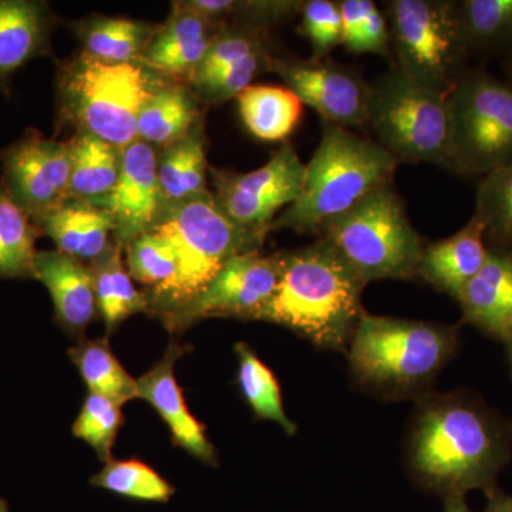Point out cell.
<instances>
[{"instance_id": "6da1fadb", "label": "cell", "mask_w": 512, "mask_h": 512, "mask_svg": "<svg viewBox=\"0 0 512 512\" xmlns=\"http://www.w3.org/2000/svg\"><path fill=\"white\" fill-rule=\"evenodd\" d=\"M414 403L404 443L413 480L444 500L494 488L511 460L512 421L466 390H431Z\"/></svg>"}, {"instance_id": "7a4b0ae2", "label": "cell", "mask_w": 512, "mask_h": 512, "mask_svg": "<svg viewBox=\"0 0 512 512\" xmlns=\"http://www.w3.org/2000/svg\"><path fill=\"white\" fill-rule=\"evenodd\" d=\"M366 284L322 238L308 247L282 252L274 295L254 319L284 326L316 348L346 352L365 315Z\"/></svg>"}, {"instance_id": "3957f363", "label": "cell", "mask_w": 512, "mask_h": 512, "mask_svg": "<svg viewBox=\"0 0 512 512\" xmlns=\"http://www.w3.org/2000/svg\"><path fill=\"white\" fill-rule=\"evenodd\" d=\"M460 348V328L365 312L350 340V375L384 400L416 402Z\"/></svg>"}, {"instance_id": "277c9868", "label": "cell", "mask_w": 512, "mask_h": 512, "mask_svg": "<svg viewBox=\"0 0 512 512\" xmlns=\"http://www.w3.org/2000/svg\"><path fill=\"white\" fill-rule=\"evenodd\" d=\"M399 164L377 141L322 123L319 146L306 164L301 197L275 218L272 231L288 228L318 235L370 192L393 183Z\"/></svg>"}, {"instance_id": "5b68a950", "label": "cell", "mask_w": 512, "mask_h": 512, "mask_svg": "<svg viewBox=\"0 0 512 512\" xmlns=\"http://www.w3.org/2000/svg\"><path fill=\"white\" fill-rule=\"evenodd\" d=\"M173 245L177 272L161 291L151 293L150 306L168 313L191 301L229 259L259 251L265 238L238 227L210 192L178 202H165L156 227Z\"/></svg>"}, {"instance_id": "8992f818", "label": "cell", "mask_w": 512, "mask_h": 512, "mask_svg": "<svg viewBox=\"0 0 512 512\" xmlns=\"http://www.w3.org/2000/svg\"><path fill=\"white\" fill-rule=\"evenodd\" d=\"M318 238L359 275L365 284L419 278L423 237L413 227L393 183L370 192L355 207L328 222Z\"/></svg>"}, {"instance_id": "52a82bcc", "label": "cell", "mask_w": 512, "mask_h": 512, "mask_svg": "<svg viewBox=\"0 0 512 512\" xmlns=\"http://www.w3.org/2000/svg\"><path fill=\"white\" fill-rule=\"evenodd\" d=\"M154 89L140 64L101 62L86 53L64 64L57 83L64 121L119 150L138 140V116Z\"/></svg>"}, {"instance_id": "ba28073f", "label": "cell", "mask_w": 512, "mask_h": 512, "mask_svg": "<svg viewBox=\"0 0 512 512\" xmlns=\"http://www.w3.org/2000/svg\"><path fill=\"white\" fill-rule=\"evenodd\" d=\"M367 124L399 163L451 171L447 96L414 82L397 66L369 83Z\"/></svg>"}, {"instance_id": "9c48e42d", "label": "cell", "mask_w": 512, "mask_h": 512, "mask_svg": "<svg viewBox=\"0 0 512 512\" xmlns=\"http://www.w3.org/2000/svg\"><path fill=\"white\" fill-rule=\"evenodd\" d=\"M392 50L403 73L447 96L467 72L470 55L461 32L458 3L390 0L386 3Z\"/></svg>"}, {"instance_id": "30bf717a", "label": "cell", "mask_w": 512, "mask_h": 512, "mask_svg": "<svg viewBox=\"0 0 512 512\" xmlns=\"http://www.w3.org/2000/svg\"><path fill=\"white\" fill-rule=\"evenodd\" d=\"M451 171L490 173L512 158V87L467 69L447 94Z\"/></svg>"}, {"instance_id": "8fae6325", "label": "cell", "mask_w": 512, "mask_h": 512, "mask_svg": "<svg viewBox=\"0 0 512 512\" xmlns=\"http://www.w3.org/2000/svg\"><path fill=\"white\" fill-rule=\"evenodd\" d=\"M305 175L306 164L291 144L284 143L268 163L251 173L212 170L214 197L229 220L266 238L278 211L301 197Z\"/></svg>"}, {"instance_id": "7c38bea8", "label": "cell", "mask_w": 512, "mask_h": 512, "mask_svg": "<svg viewBox=\"0 0 512 512\" xmlns=\"http://www.w3.org/2000/svg\"><path fill=\"white\" fill-rule=\"evenodd\" d=\"M282 272V252H247L229 259L191 301L164 313L168 329L181 330L205 318L254 319L274 295Z\"/></svg>"}, {"instance_id": "4fadbf2b", "label": "cell", "mask_w": 512, "mask_h": 512, "mask_svg": "<svg viewBox=\"0 0 512 512\" xmlns=\"http://www.w3.org/2000/svg\"><path fill=\"white\" fill-rule=\"evenodd\" d=\"M2 165L0 187L35 224L72 200L69 144L28 130L2 151Z\"/></svg>"}, {"instance_id": "5bb4252c", "label": "cell", "mask_w": 512, "mask_h": 512, "mask_svg": "<svg viewBox=\"0 0 512 512\" xmlns=\"http://www.w3.org/2000/svg\"><path fill=\"white\" fill-rule=\"evenodd\" d=\"M272 72L284 79L302 104L319 114L322 123L366 126L369 83L350 67L326 59H274Z\"/></svg>"}, {"instance_id": "9a60e30c", "label": "cell", "mask_w": 512, "mask_h": 512, "mask_svg": "<svg viewBox=\"0 0 512 512\" xmlns=\"http://www.w3.org/2000/svg\"><path fill=\"white\" fill-rule=\"evenodd\" d=\"M92 205L109 212L116 244L121 248L156 227L164 200L158 184V157L154 147L137 140L124 148L116 187Z\"/></svg>"}, {"instance_id": "2e32d148", "label": "cell", "mask_w": 512, "mask_h": 512, "mask_svg": "<svg viewBox=\"0 0 512 512\" xmlns=\"http://www.w3.org/2000/svg\"><path fill=\"white\" fill-rule=\"evenodd\" d=\"M463 322L512 348V248L488 247L483 268L457 301Z\"/></svg>"}, {"instance_id": "e0dca14e", "label": "cell", "mask_w": 512, "mask_h": 512, "mask_svg": "<svg viewBox=\"0 0 512 512\" xmlns=\"http://www.w3.org/2000/svg\"><path fill=\"white\" fill-rule=\"evenodd\" d=\"M184 346L173 342L153 369L137 379L138 399L146 400L160 414L178 447L205 464H217V451L208 440L205 427L195 419L185 403L183 390L175 379V362L184 355Z\"/></svg>"}, {"instance_id": "ac0fdd59", "label": "cell", "mask_w": 512, "mask_h": 512, "mask_svg": "<svg viewBox=\"0 0 512 512\" xmlns=\"http://www.w3.org/2000/svg\"><path fill=\"white\" fill-rule=\"evenodd\" d=\"M33 279L52 296L56 322L67 333L82 336L97 312L94 279L79 259L59 251H37Z\"/></svg>"}, {"instance_id": "d6986e66", "label": "cell", "mask_w": 512, "mask_h": 512, "mask_svg": "<svg viewBox=\"0 0 512 512\" xmlns=\"http://www.w3.org/2000/svg\"><path fill=\"white\" fill-rule=\"evenodd\" d=\"M487 254L483 224L473 215L456 234L424 247L419 278L457 302L483 268Z\"/></svg>"}, {"instance_id": "ffe728a7", "label": "cell", "mask_w": 512, "mask_h": 512, "mask_svg": "<svg viewBox=\"0 0 512 512\" xmlns=\"http://www.w3.org/2000/svg\"><path fill=\"white\" fill-rule=\"evenodd\" d=\"M53 26L46 3L0 0V87H9L16 70L49 53Z\"/></svg>"}, {"instance_id": "44dd1931", "label": "cell", "mask_w": 512, "mask_h": 512, "mask_svg": "<svg viewBox=\"0 0 512 512\" xmlns=\"http://www.w3.org/2000/svg\"><path fill=\"white\" fill-rule=\"evenodd\" d=\"M217 28L184 3L156 35L141 56V64L170 74L194 73L210 49Z\"/></svg>"}, {"instance_id": "7402d4cb", "label": "cell", "mask_w": 512, "mask_h": 512, "mask_svg": "<svg viewBox=\"0 0 512 512\" xmlns=\"http://www.w3.org/2000/svg\"><path fill=\"white\" fill-rule=\"evenodd\" d=\"M40 234L55 242L57 251L82 261H96L110 247L113 218L89 202L69 200L36 222Z\"/></svg>"}, {"instance_id": "603a6c76", "label": "cell", "mask_w": 512, "mask_h": 512, "mask_svg": "<svg viewBox=\"0 0 512 512\" xmlns=\"http://www.w3.org/2000/svg\"><path fill=\"white\" fill-rule=\"evenodd\" d=\"M67 144L72 163L70 198L89 204L106 198L119 181L123 150L82 131Z\"/></svg>"}, {"instance_id": "cb8c5ba5", "label": "cell", "mask_w": 512, "mask_h": 512, "mask_svg": "<svg viewBox=\"0 0 512 512\" xmlns=\"http://www.w3.org/2000/svg\"><path fill=\"white\" fill-rule=\"evenodd\" d=\"M237 99L242 121L259 140L284 141L301 121L302 101L288 87L255 84Z\"/></svg>"}, {"instance_id": "d4e9b609", "label": "cell", "mask_w": 512, "mask_h": 512, "mask_svg": "<svg viewBox=\"0 0 512 512\" xmlns=\"http://www.w3.org/2000/svg\"><path fill=\"white\" fill-rule=\"evenodd\" d=\"M121 249L123 248L120 245H110L90 266L97 309L103 316L109 333L119 328L123 320L150 308V298L146 293L138 291L124 268Z\"/></svg>"}, {"instance_id": "484cf974", "label": "cell", "mask_w": 512, "mask_h": 512, "mask_svg": "<svg viewBox=\"0 0 512 512\" xmlns=\"http://www.w3.org/2000/svg\"><path fill=\"white\" fill-rule=\"evenodd\" d=\"M197 120V103L185 87H158L138 116V140L165 148L187 136L197 126Z\"/></svg>"}, {"instance_id": "4316f807", "label": "cell", "mask_w": 512, "mask_h": 512, "mask_svg": "<svg viewBox=\"0 0 512 512\" xmlns=\"http://www.w3.org/2000/svg\"><path fill=\"white\" fill-rule=\"evenodd\" d=\"M204 133L201 123L170 144L158 157V184L165 202H178L207 192Z\"/></svg>"}, {"instance_id": "83f0119b", "label": "cell", "mask_w": 512, "mask_h": 512, "mask_svg": "<svg viewBox=\"0 0 512 512\" xmlns=\"http://www.w3.org/2000/svg\"><path fill=\"white\" fill-rule=\"evenodd\" d=\"M157 29L121 18H93L77 26L84 53L107 63L140 62Z\"/></svg>"}, {"instance_id": "f1b7e54d", "label": "cell", "mask_w": 512, "mask_h": 512, "mask_svg": "<svg viewBox=\"0 0 512 512\" xmlns=\"http://www.w3.org/2000/svg\"><path fill=\"white\" fill-rule=\"evenodd\" d=\"M70 360L79 369L89 393L99 394L123 406L138 399L137 380L111 352L109 340H83L69 350Z\"/></svg>"}, {"instance_id": "f546056e", "label": "cell", "mask_w": 512, "mask_h": 512, "mask_svg": "<svg viewBox=\"0 0 512 512\" xmlns=\"http://www.w3.org/2000/svg\"><path fill=\"white\" fill-rule=\"evenodd\" d=\"M238 357L237 383L255 416L274 421L289 436L298 433V424L289 419L282 402L281 389L272 370L245 343L235 345Z\"/></svg>"}, {"instance_id": "4dcf8cb0", "label": "cell", "mask_w": 512, "mask_h": 512, "mask_svg": "<svg viewBox=\"0 0 512 512\" xmlns=\"http://www.w3.org/2000/svg\"><path fill=\"white\" fill-rule=\"evenodd\" d=\"M39 234L35 221L0 187V278H33Z\"/></svg>"}, {"instance_id": "1f68e13d", "label": "cell", "mask_w": 512, "mask_h": 512, "mask_svg": "<svg viewBox=\"0 0 512 512\" xmlns=\"http://www.w3.org/2000/svg\"><path fill=\"white\" fill-rule=\"evenodd\" d=\"M457 3L468 52L508 53L512 50V0H463Z\"/></svg>"}, {"instance_id": "d6a6232c", "label": "cell", "mask_w": 512, "mask_h": 512, "mask_svg": "<svg viewBox=\"0 0 512 512\" xmlns=\"http://www.w3.org/2000/svg\"><path fill=\"white\" fill-rule=\"evenodd\" d=\"M487 247L512 248V158L481 177L476 211Z\"/></svg>"}, {"instance_id": "836d02e7", "label": "cell", "mask_w": 512, "mask_h": 512, "mask_svg": "<svg viewBox=\"0 0 512 512\" xmlns=\"http://www.w3.org/2000/svg\"><path fill=\"white\" fill-rule=\"evenodd\" d=\"M90 484L144 503H168L175 493L173 485L140 460L113 458L100 473L90 478Z\"/></svg>"}, {"instance_id": "e575fe53", "label": "cell", "mask_w": 512, "mask_h": 512, "mask_svg": "<svg viewBox=\"0 0 512 512\" xmlns=\"http://www.w3.org/2000/svg\"><path fill=\"white\" fill-rule=\"evenodd\" d=\"M187 8L200 13L205 19L222 28L224 20L232 18L235 25L251 28L268 29L274 23L301 15L303 2L295 0H212V2H184Z\"/></svg>"}, {"instance_id": "d590c367", "label": "cell", "mask_w": 512, "mask_h": 512, "mask_svg": "<svg viewBox=\"0 0 512 512\" xmlns=\"http://www.w3.org/2000/svg\"><path fill=\"white\" fill-rule=\"evenodd\" d=\"M261 50H268V35L266 29L251 28V26H222L212 39L207 55L191 74L194 86L207 82L217 73L224 72L248 56Z\"/></svg>"}, {"instance_id": "8d00e7d4", "label": "cell", "mask_w": 512, "mask_h": 512, "mask_svg": "<svg viewBox=\"0 0 512 512\" xmlns=\"http://www.w3.org/2000/svg\"><path fill=\"white\" fill-rule=\"evenodd\" d=\"M127 271L131 279L161 291L177 272V256L173 245L157 232L150 231L131 241L126 247Z\"/></svg>"}, {"instance_id": "74e56055", "label": "cell", "mask_w": 512, "mask_h": 512, "mask_svg": "<svg viewBox=\"0 0 512 512\" xmlns=\"http://www.w3.org/2000/svg\"><path fill=\"white\" fill-rule=\"evenodd\" d=\"M123 424L121 406L99 394L89 393L84 400L79 417L73 424V434L89 444L101 461L109 463L114 441Z\"/></svg>"}, {"instance_id": "f35d334b", "label": "cell", "mask_w": 512, "mask_h": 512, "mask_svg": "<svg viewBox=\"0 0 512 512\" xmlns=\"http://www.w3.org/2000/svg\"><path fill=\"white\" fill-rule=\"evenodd\" d=\"M301 33L312 46V59H328L342 45L343 25L339 3L332 0H308L301 10Z\"/></svg>"}, {"instance_id": "ab89813d", "label": "cell", "mask_w": 512, "mask_h": 512, "mask_svg": "<svg viewBox=\"0 0 512 512\" xmlns=\"http://www.w3.org/2000/svg\"><path fill=\"white\" fill-rule=\"evenodd\" d=\"M275 57L269 55V50H261L248 56L234 66L228 67L224 72L217 73L207 82L197 86L202 96L212 103H224L252 86V80L259 74L272 70Z\"/></svg>"}, {"instance_id": "60d3db41", "label": "cell", "mask_w": 512, "mask_h": 512, "mask_svg": "<svg viewBox=\"0 0 512 512\" xmlns=\"http://www.w3.org/2000/svg\"><path fill=\"white\" fill-rule=\"evenodd\" d=\"M389 57L392 53V37L386 15L372 0H363V23L355 55Z\"/></svg>"}, {"instance_id": "b9f144b4", "label": "cell", "mask_w": 512, "mask_h": 512, "mask_svg": "<svg viewBox=\"0 0 512 512\" xmlns=\"http://www.w3.org/2000/svg\"><path fill=\"white\" fill-rule=\"evenodd\" d=\"M338 3L343 25L342 45L350 53H355L362 33L363 0H342Z\"/></svg>"}, {"instance_id": "7bdbcfd3", "label": "cell", "mask_w": 512, "mask_h": 512, "mask_svg": "<svg viewBox=\"0 0 512 512\" xmlns=\"http://www.w3.org/2000/svg\"><path fill=\"white\" fill-rule=\"evenodd\" d=\"M487 507L484 512H512V495L503 493L497 487L487 491Z\"/></svg>"}, {"instance_id": "ee69618b", "label": "cell", "mask_w": 512, "mask_h": 512, "mask_svg": "<svg viewBox=\"0 0 512 512\" xmlns=\"http://www.w3.org/2000/svg\"><path fill=\"white\" fill-rule=\"evenodd\" d=\"M444 504V512H474L470 510L464 497L447 498Z\"/></svg>"}, {"instance_id": "f6af8a7d", "label": "cell", "mask_w": 512, "mask_h": 512, "mask_svg": "<svg viewBox=\"0 0 512 512\" xmlns=\"http://www.w3.org/2000/svg\"><path fill=\"white\" fill-rule=\"evenodd\" d=\"M505 73H507L508 84L512 87V50L507 53V59H505Z\"/></svg>"}, {"instance_id": "bcb514c9", "label": "cell", "mask_w": 512, "mask_h": 512, "mask_svg": "<svg viewBox=\"0 0 512 512\" xmlns=\"http://www.w3.org/2000/svg\"><path fill=\"white\" fill-rule=\"evenodd\" d=\"M0 512H9L8 501L3 500L2 497H0Z\"/></svg>"}, {"instance_id": "7dc6e473", "label": "cell", "mask_w": 512, "mask_h": 512, "mask_svg": "<svg viewBox=\"0 0 512 512\" xmlns=\"http://www.w3.org/2000/svg\"><path fill=\"white\" fill-rule=\"evenodd\" d=\"M507 356H508V363H510V370H511V377H512V348L507 349Z\"/></svg>"}]
</instances>
